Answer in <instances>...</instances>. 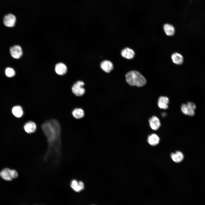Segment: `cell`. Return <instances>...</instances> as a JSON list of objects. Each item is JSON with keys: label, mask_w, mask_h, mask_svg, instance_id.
Returning a JSON list of instances; mask_svg holds the SVG:
<instances>
[{"label": "cell", "mask_w": 205, "mask_h": 205, "mask_svg": "<svg viewBox=\"0 0 205 205\" xmlns=\"http://www.w3.org/2000/svg\"><path fill=\"white\" fill-rule=\"evenodd\" d=\"M10 51L11 56L15 59H19L22 55V48L18 45H15L11 47Z\"/></svg>", "instance_id": "277c9868"}, {"label": "cell", "mask_w": 205, "mask_h": 205, "mask_svg": "<svg viewBox=\"0 0 205 205\" xmlns=\"http://www.w3.org/2000/svg\"><path fill=\"white\" fill-rule=\"evenodd\" d=\"M149 125L153 130H156L160 127L161 124L159 118L155 116H153L149 120Z\"/></svg>", "instance_id": "8fae6325"}, {"label": "cell", "mask_w": 205, "mask_h": 205, "mask_svg": "<svg viewBox=\"0 0 205 205\" xmlns=\"http://www.w3.org/2000/svg\"><path fill=\"white\" fill-rule=\"evenodd\" d=\"M84 85V82L78 81L75 83L71 87V91L75 95L80 97L83 95L85 93V90L83 86Z\"/></svg>", "instance_id": "3957f363"}, {"label": "cell", "mask_w": 205, "mask_h": 205, "mask_svg": "<svg viewBox=\"0 0 205 205\" xmlns=\"http://www.w3.org/2000/svg\"><path fill=\"white\" fill-rule=\"evenodd\" d=\"M12 112L13 115L18 118L22 116L23 114V111L22 107L20 106H16L12 108Z\"/></svg>", "instance_id": "ac0fdd59"}, {"label": "cell", "mask_w": 205, "mask_h": 205, "mask_svg": "<svg viewBox=\"0 0 205 205\" xmlns=\"http://www.w3.org/2000/svg\"><path fill=\"white\" fill-rule=\"evenodd\" d=\"M41 128L46 137L48 149L44 160L54 165L59 163L61 155V127L56 119H52L45 121Z\"/></svg>", "instance_id": "6da1fadb"}, {"label": "cell", "mask_w": 205, "mask_h": 205, "mask_svg": "<svg viewBox=\"0 0 205 205\" xmlns=\"http://www.w3.org/2000/svg\"><path fill=\"white\" fill-rule=\"evenodd\" d=\"M160 138L157 134H152L149 135L147 138L148 143L151 145L155 146L159 143Z\"/></svg>", "instance_id": "4fadbf2b"}, {"label": "cell", "mask_w": 205, "mask_h": 205, "mask_svg": "<svg viewBox=\"0 0 205 205\" xmlns=\"http://www.w3.org/2000/svg\"><path fill=\"white\" fill-rule=\"evenodd\" d=\"M171 157L174 162L178 163L181 162L183 160L184 156L182 152L177 151L175 153H171Z\"/></svg>", "instance_id": "9a60e30c"}, {"label": "cell", "mask_w": 205, "mask_h": 205, "mask_svg": "<svg viewBox=\"0 0 205 205\" xmlns=\"http://www.w3.org/2000/svg\"><path fill=\"white\" fill-rule=\"evenodd\" d=\"M121 54L124 58L127 59H132L134 56L135 52L132 49L127 47L121 50Z\"/></svg>", "instance_id": "9c48e42d"}, {"label": "cell", "mask_w": 205, "mask_h": 205, "mask_svg": "<svg viewBox=\"0 0 205 205\" xmlns=\"http://www.w3.org/2000/svg\"><path fill=\"white\" fill-rule=\"evenodd\" d=\"M10 173L12 179H15L18 177V173L16 170L14 169H11Z\"/></svg>", "instance_id": "7402d4cb"}, {"label": "cell", "mask_w": 205, "mask_h": 205, "mask_svg": "<svg viewBox=\"0 0 205 205\" xmlns=\"http://www.w3.org/2000/svg\"><path fill=\"white\" fill-rule=\"evenodd\" d=\"M16 22L15 17L12 14H9L5 15L3 19V23L5 25L8 27H13Z\"/></svg>", "instance_id": "5b68a950"}, {"label": "cell", "mask_w": 205, "mask_h": 205, "mask_svg": "<svg viewBox=\"0 0 205 205\" xmlns=\"http://www.w3.org/2000/svg\"><path fill=\"white\" fill-rule=\"evenodd\" d=\"M171 58L173 62L177 65H181L183 62V56L178 53H173L171 56Z\"/></svg>", "instance_id": "2e32d148"}, {"label": "cell", "mask_w": 205, "mask_h": 205, "mask_svg": "<svg viewBox=\"0 0 205 205\" xmlns=\"http://www.w3.org/2000/svg\"><path fill=\"white\" fill-rule=\"evenodd\" d=\"M181 109L182 112L184 114L187 115L189 109L186 104H183L181 106Z\"/></svg>", "instance_id": "44dd1931"}, {"label": "cell", "mask_w": 205, "mask_h": 205, "mask_svg": "<svg viewBox=\"0 0 205 205\" xmlns=\"http://www.w3.org/2000/svg\"><path fill=\"white\" fill-rule=\"evenodd\" d=\"M73 116L75 118L79 119L82 118L84 115V110L80 108L74 109L72 112Z\"/></svg>", "instance_id": "d6986e66"}, {"label": "cell", "mask_w": 205, "mask_h": 205, "mask_svg": "<svg viewBox=\"0 0 205 205\" xmlns=\"http://www.w3.org/2000/svg\"><path fill=\"white\" fill-rule=\"evenodd\" d=\"M37 128V125L35 123L31 121L27 122L24 126V130L28 134H31L35 132Z\"/></svg>", "instance_id": "8992f818"}, {"label": "cell", "mask_w": 205, "mask_h": 205, "mask_svg": "<svg viewBox=\"0 0 205 205\" xmlns=\"http://www.w3.org/2000/svg\"><path fill=\"white\" fill-rule=\"evenodd\" d=\"M71 187L75 192H79L84 188V184L81 181H77L75 179H73L71 182Z\"/></svg>", "instance_id": "30bf717a"}, {"label": "cell", "mask_w": 205, "mask_h": 205, "mask_svg": "<svg viewBox=\"0 0 205 205\" xmlns=\"http://www.w3.org/2000/svg\"><path fill=\"white\" fill-rule=\"evenodd\" d=\"M169 101V99L166 97H160L158 101V105L159 107L161 109H167L168 107V105Z\"/></svg>", "instance_id": "7c38bea8"}, {"label": "cell", "mask_w": 205, "mask_h": 205, "mask_svg": "<svg viewBox=\"0 0 205 205\" xmlns=\"http://www.w3.org/2000/svg\"><path fill=\"white\" fill-rule=\"evenodd\" d=\"M194 114L195 112L194 110L189 109L187 115L192 116H194Z\"/></svg>", "instance_id": "cb8c5ba5"}, {"label": "cell", "mask_w": 205, "mask_h": 205, "mask_svg": "<svg viewBox=\"0 0 205 205\" xmlns=\"http://www.w3.org/2000/svg\"><path fill=\"white\" fill-rule=\"evenodd\" d=\"M186 105L189 109L194 110L196 109V106L195 104L191 102H188Z\"/></svg>", "instance_id": "603a6c76"}, {"label": "cell", "mask_w": 205, "mask_h": 205, "mask_svg": "<svg viewBox=\"0 0 205 205\" xmlns=\"http://www.w3.org/2000/svg\"><path fill=\"white\" fill-rule=\"evenodd\" d=\"M10 169L6 168L3 169L0 172V176L4 180L11 181L13 179L11 176Z\"/></svg>", "instance_id": "5bb4252c"}, {"label": "cell", "mask_w": 205, "mask_h": 205, "mask_svg": "<svg viewBox=\"0 0 205 205\" xmlns=\"http://www.w3.org/2000/svg\"><path fill=\"white\" fill-rule=\"evenodd\" d=\"M164 31L168 36H172L175 34V28L172 25L169 24H165L163 26Z\"/></svg>", "instance_id": "e0dca14e"}, {"label": "cell", "mask_w": 205, "mask_h": 205, "mask_svg": "<svg viewBox=\"0 0 205 205\" xmlns=\"http://www.w3.org/2000/svg\"><path fill=\"white\" fill-rule=\"evenodd\" d=\"M126 82L130 85L141 87L146 83V80L139 72L131 71L127 73L125 75Z\"/></svg>", "instance_id": "7a4b0ae2"}, {"label": "cell", "mask_w": 205, "mask_h": 205, "mask_svg": "<svg viewBox=\"0 0 205 205\" xmlns=\"http://www.w3.org/2000/svg\"><path fill=\"white\" fill-rule=\"evenodd\" d=\"M100 66L102 70L106 73H110L114 68L112 62L108 60L102 61L100 63Z\"/></svg>", "instance_id": "52a82bcc"}, {"label": "cell", "mask_w": 205, "mask_h": 205, "mask_svg": "<svg viewBox=\"0 0 205 205\" xmlns=\"http://www.w3.org/2000/svg\"><path fill=\"white\" fill-rule=\"evenodd\" d=\"M166 115V114L165 112H163L162 114V116L163 117H165Z\"/></svg>", "instance_id": "d4e9b609"}, {"label": "cell", "mask_w": 205, "mask_h": 205, "mask_svg": "<svg viewBox=\"0 0 205 205\" xmlns=\"http://www.w3.org/2000/svg\"><path fill=\"white\" fill-rule=\"evenodd\" d=\"M55 70L57 74L60 75L65 74L67 70L66 65L62 62L58 63L56 64L55 67Z\"/></svg>", "instance_id": "ba28073f"}, {"label": "cell", "mask_w": 205, "mask_h": 205, "mask_svg": "<svg viewBox=\"0 0 205 205\" xmlns=\"http://www.w3.org/2000/svg\"><path fill=\"white\" fill-rule=\"evenodd\" d=\"M5 73L7 77H12L15 75V72L13 69L10 67H7L5 70Z\"/></svg>", "instance_id": "ffe728a7"}]
</instances>
